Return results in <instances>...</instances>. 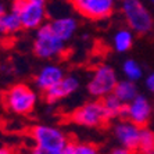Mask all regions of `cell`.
Segmentation results:
<instances>
[{"label":"cell","mask_w":154,"mask_h":154,"mask_svg":"<svg viewBox=\"0 0 154 154\" xmlns=\"http://www.w3.org/2000/svg\"><path fill=\"white\" fill-rule=\"evenodd\" d=\"M29 135L35 142V154H64L69 139L60 128L50 125H35Z\"/></svg>","instance_id":"6da1fadb"},{"label":"cell","mask_w":154,"mask_h":154,"mask_svg":"<svg viewBox=\"0 0 154 154\" xmlns=\"http://www.w3.org/2000/svg\"><path fill=\"white\" fill-rule=\"evenodd\" d=\"M38 103V93L26 83H15L3 94V104L10 112L17 115H28Z\"/></svg>","instance_id":"7a4b0ae2"},{"label":"cell","mask_w":154,"mask_h":154,"mask_svg":"<svg viewBox=\"0 0 154 154\" xmlns=\"http://www.w3.org/2000/svg\"><path fill=\"white\" fill-rule=\"evenodd\" d=\"M121 11L129 29L135 33L146 35L153 29V15L142 0H122Z\"/></svg>","instance_id":"3957f363"},{"label":"cell","mask_w":154,"mask_h":154,"mask_svg":"<svg viewBox=\"0 0 154 154\" xmlns=\"http://www.w3.org/2000/svg\"><path fill=\"white\" fill-rule=\"evenodd\" d=\"M65 43L51 31L49 22H45L36 29L35 42H33V53L39 58H56L65 53Z\"/></svg>","instance_id":"277c9868"},{"label":"cell","mask_w":154,"mask_h":154,"mask_svg":"<svg viewBox=\"0 0 154 154\" xmlns=\"http://www.w3.org/2000/svg\"><path fill=\"white\" fill-rule=\"evenodd\" d=\"M117 82L118 75L115 69L108 64H100L93 69L86 88L90 96H93L94 99H103L104 96L114 92Z\"/></svg>","instance_id":"5b68a950"},{"label":"cell","mask_w":154,"mask_h":154,"mask_svg":"<svg viewBox=\"0 0 154 154\" xmlns=\"http://www.w3.org/2000/svg\"><path fill=\"white\" fill-rule=\"evenodd\" d=\"M71 122L75 125L83 126V128H100L108 121L104 114L101 100H92L85 103L83 106L75 108L69 115Z\"/></svg>","instance_id":"8992f818"},{"label":"cell","mask_w":154,"mask_h":154,"mask_svg":"<svg viewBox=\"0 0 154 154\" xmlns=\"http://www.w3.org/2000/svg\"><path fill=\"white\" fill-rule=\"evenodd\" d=\"M11 10L18 13L24 29H38L46 21V4L35 3L31 0H13Z\"/></svg>","instance_id":"52a82bcc"},{"label":"cell","mask_w":154,"mask_h":154,"mask_svg":"<svg viewBox=\"0 0 154 154\" xmlns=\"http://www.w3.org/2000/svg\"><path fill=\"white\" fill-rule=\"evenodd\" d=\"M71 4L78 14L93 21L110 18L115 8V0H71Z\"/></svg>","instance_id":"ba28073f"},{"label":"cell","mask_w":154,"mask_h":154,"mask_svg":"<svg viewBox=\"0 0 154 154\" xmlns=\"http://www.w3.org/2000/svg\"><path fill=\"white\" fill-rule=\"evenodd\" d=\"M140 126L133 124L129 119H119L112 128L115 140L118 142L119 146L128 149L129 153L137 150L139 144V136H140Z\"/></svg>","instance_id":"9c48e42d"},{"label":"cell","mask_w":154,"mask_h":154,"mask_svg":"<svg viewBox=\"0 0 154 154\" xmlns=\"http://www.w3.org/2000/svg\"><path fill=\"white\" fill-rule=\"evenodd\" d=\"M151 115H153V107L146 96L137 94L132 101L126 104V119L132 121L140 128L149 124Z\"/></svg>","instance_id":"30bf717a"},{"label":"cell","mask_w":154,"mask_h":154,"mask_svg":"<svg viewBox=\"0 0 154 154\" xmlns=\"http://www.w3.org/2000/svg\"><path fill=\"white\" fill-rule=\"evenodd\" d=\"M81 86V81L76 75H64L53 88L45 92V99L49 104L58 103L63 99L72 96Z\"/></svg>","instance_id":"8fae6325"},{"label":"cell","mask_w":154,"mask_h":154,"mask_svg":"<svg viewBox=\"0 0 154 154\" xmlns=\"http://www.w3.org/2000/svg\"><path fill=\"white\" fill-rule=\"evenodd\" d=\"M64 76V69L57 64H47L40 68L38 75L35 76V85L40 92H46L50 88H53L58 81H61Z\"/></svg>","instance_id":"7c38bea8"},{"label":"cell","mask_w":154,"mask_h":154,"mask_svg":"<svg viewBox=\"0 0 154 154\" xmlns=\"http://www.w3.org/2000/svg\"><path fill=\"white\" fill-rule=\"evenodd\" d=\"M49 25H50L51 31L64 42L71 40L72 36L75 35V32L78 31V21L71 15L54 18V20H51L49 22Z\"/></svg>","instance_id":"4fadbf2b"},{"label":"cell","mask_w":154,"mask_h":154,"mask_svg":"<svg viewBox=\"0 0 154 154\" xmlns=\"http://www.w3.org/2000/svg\"><path fill=\"white\" fill-rule=\"evenodd\" d=\"M100 100H101L104 114H106L108 121L117 119V118L119 119L126 118V104L122 103L114 93L107 94V96H104Z\"/></svg>","instance_id":"5bb4252c"},{"label":"cell","mask_w":154,"mask_h":154,"mask_svg":"<svg viewBox=\"0 0 154 154\" xmlns=\"http://www.w3.org/2000/svg\"><path fill=\"white\" fill-rule=\"evenodd\" d=\"M137 92H139V90H137V86H136V82H135V81H131V79L119 81L118 79V82L115 85L112 93L118 97L122 103L128 104L129 101H132L133 99L139 94Z\"/></svg>","instance_id":"9a60e30c"},{"label":"cell","mask_w":154,"mask_h":154,"mask_svg":"<svg viewBox=\"0 0 154 154\" xmlns=\"http://www.w3.org/2000/svg\"><path fill=\"white\" fill-rule=\"evenodd\" d=\"M133 46V32L132 29L121 28L112 36V47L117 53H126Z\"/></svg>","instance_id":"2e32d148"},{"label":"cell","mask_w":154,"mask_h":154,"mask_svg":"<svg viewBox=\"0 0 154 154\" xmlns=\"http://www.w3.org/2000/svg\"><path fill=\"white\" fill-rule=\"evenodd\" d=\"M2 32L7 33V35H13V33L18 32L22 29V22L21 18L18 15L17 11L11 10V11H6L2 17V24H0Z\"/></svg>","instance_id":"e0dca14e"},{"label":"cell","mask_w":154,"mask_h":154,"mask_svg":"<svg viewBox=\"0 0 154 154\" xmlns=\"http://www.w3.org/2000/svg\"><path fill=\"white\" fill-rule=\"evenodd\" d=\"M136 151L142 154H154V132L151 129L146 126L140 129L139 144H137Z\"/></svg>","instance_id":"ac0fdd59"},{"label":"cell","mask_w":154,"mask_h":154,"mask_svg":"<svg viewBox=\"0 0 154 154\" xmlns=\"http://www.w3.org/2000/svg\"><path fill=\"white\" fill-rule=\"evenodd\" d=\"M122 72H124L126 79H131V81H135V82L142 79V76H143L142 65L133 58H128V60L122 63Z\"/></svg>","instance_id":"d6986e66"},{"label":"cell","mask_w":154,"mask_h":154,"mask_svg":"<svg viewBox=\"0 0 154 154\" xmlns=\"http://www.w3.org/2000/svg\"><path fill=\"white\" fill-rule=\"evenodd\" d=\"M97 151H99V149L92 143L69 140L64 150V154H96Z\"/></svg>","instance_id":"ffe728a7"},{"label":"cell","mask_w":154,"mask_h":154,"mask_svg":"<svg viewBox=\"0 0 154 154\" xmlns=\"http://www.w3.org/2000/svg\"><path fill=\"white\" fill-rule=\"evenodd\" d=\"M146 88L149 89V92L154 93V71L151 74H149L146 78Z\"/></svg>","instance_id":"44dd1931"},{"label":"cell","mask_w":154,"mask_h":154,"mask_svg":"<svg viewBox=\"0 0 154 154\" xmlns=\"http://www.w3.org/2000/svg\"><path fill=\"white\" fill-rule=\"evenodd\" d=\"M111 153L112 154H129V150H128V149H125V147L119 146V147H115V149H112Z\"/></svg>","instance_id":"7402d4cb"},{"label":"cell","mask_w":154,"mask_h":154,"mask_svg":"<svg viewBox=\"0 0 154 154\" xmlns=\"http://www.w3.org/2000/svg\"><path fill=\"white\" fill-rule=\"evenodd\" d=\"M4 13H6V10H4V6L0 3V24H2V17H3ZM0 32H2V28H0Z\"/></svg>","instance_id":"603a6c76"},{"label":"cell","mask_w":154,"mask_h":154,"mask_svg":"<svg viewBox=\"0 0 154 154\" xmlns=\"http://www.w3.org/2000/svg\"><path fill=\"white\" fill-rule=\"evenodd\" d=\"M10 153H11L10 149H2L0 147V154H10Z\"/></svg>","instance_id":"cb8c5ba5"},{"label":"cell","mask_w":154,"mask_h":154,"mask_svg":"<svg viewBox=\"0 0 154 154\" xmlns=\"http://www.w3.org/2000/svg\"><path fill=\"white\" fill-rule=\"evenodd\" d=\"M31 2H35V3H40V4H46L47 0H31Z\"/></svg>","instance_id":"d4e9b609"},{"label":"cell","mask_w":154,"mask_h":154,"mask_svg":"<svg viewBox=\"0 0 154 154\" xmlns=\"http://www.w3.org/2000/svg\"><path fill=\"white\" fill-rule=\"evenodd\" d=\"M150 2H151V3H153V4H154V0H150Z\"/></svg>","instance_id":"484cf974"},{"label":"cell","mask_w":154,"mask_h":154,"mask_svg":"<svg viewBox=\"0 0 154 154\" xmlns=\"http://www.w3.org/2000/svg\"><path fill=\"white\" fill-rule=\"evenodd\" d=\"M153 114H154V110H153Z\"/></svg>","instance_id":"4316f807"}]
</instances>
